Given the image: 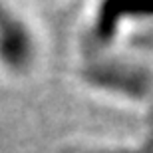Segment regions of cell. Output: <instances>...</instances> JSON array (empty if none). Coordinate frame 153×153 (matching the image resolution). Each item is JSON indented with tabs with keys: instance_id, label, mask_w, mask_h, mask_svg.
<instances>
[{
	"instance_id": "cell-1",
	"label": "cell",
	"mask_w": 153,
	"mask_h": 153,
	"mask_svg": "<svg viewBox=\"0 0 153 153\" xmlns=\"http://www.w3.org/2000/svg\"><path fill=\"white\" fill-rule=\"evenodd\" d=\"M85 82L108 94L145 100L149 96V68L121 56H102L85 66Z\"/></svg>"
},
{
	"instance_id": "cell-2",
	"label": "cell",
	"mask_w": 153,
	"mask_h": 153,
	"mask_svg": "<svg viewBox=\"0 0 153 153\" xmlns=\"http://www.w3.org/2000/svg\"><path fill=\"white\" fill-rule=\"evenodd\" d=\"M145 18H149V14L129 12L117 4H109V2L100 4L85 26L84 50L88 58L91 60L102 58L117 50V46L133 34L129 32L131 26L139 24V20H145Z\"/></svg>"
},
{
	"instance_id": "cell-3",
	"label": "cell",
	"mask_w": 153,
	"mask_h": 153,
	"mask_svg": "<svg viewBox=\"0 0 153 153\" xmlns=\"http://www.w3.org/2000/svg\"><path fill=\"white\" fill-rule=\"evenodd\" d=\"M38 58L34 30L20 14L0 4V68L6 74L22 76L30 72Z\"/></svg>"
}]
</instances>
